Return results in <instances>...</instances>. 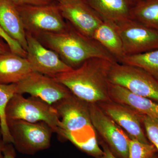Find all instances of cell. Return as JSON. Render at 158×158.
Wrapping results in <instances>:
<instances>
[{"label": "cell", "mask_w": 158, "mask_h": 158, "mask_svg": "<svg viewBox=\"0 0 158 158\" xmlns=\"http://www.w3.org/2000/svg\"><path fill=\"white\" fill-rule=\"evenodd\" d=\"M52 106L60 118L59 136L94 157L102 155L91 123L89 103L73 94Z\"/></svg>", "instance_id": "cell-1"}, {"label": "cell", "mask_w": 158, "mask_h": 158, "mask_svg": "<svg viewBox=\"0 0 158 158\" xmlns=\"http://www.w3.org/2000/svg\"><path fill=\"white\" fill-rule=\"evenodd\" d=\"M114 62L101 58L90 59L55 78L75 96L89 103L110 101L109 74Z\"/></svg>", "instance_id": "cell-2"}, {"label": "cell", "mask_w": 158, "mask_h": 158, "mask_svg": "<svg viewBox=\"0 0 158 158\" xmlns=\"http://www.w3.org/2000/svg\"><path fill=\"white\" fill-rule=\"evenodd\" d=\"M67 22L68 26L65 31L43 34L36 38L46 47L55 52L72 69L78 68L93 58L117 62L99 43L81 34Z\"/></svg>", "instance_id": "cell-3"}, {"label": "cell", "mask_w": 158, "mask_h": 158, "mask_svg": "<svg viewBox=\"0 0 158 158\" xmlns=\"http://www.w3.org/2000/svg\"><path fill=\"white\" fill-rule=\"evenodd\" d=\"M59 2L46 5L17 6L26 32L35 37L47 33H59L67 28Z\"/></svg>", "instance_id": "cell-4"}, {"label": "cell", "mask_w": 158, "mask_h": 158, "mask_svg": "<svg viewBox=\"0 0 158 158\" xmlns=\"http://www.w3.org/2000/svg\"><path fill=\"white\" fill-rule=\"evenodd\" d=\"M7 120H22L30 123L44 122L58 132L60 120L56 109L42 100L35 97L25 98L16 94L10 99L6 109Z\"/></svg>", "instance_id": "cell-5"}, {"label": "cell", "mask_w": 158, "mask_h": 158, "mask_svg": "<svg viewBox=\"0 0 158 158\" xmlns=\"http://www.w3.org/2000/svg\"><path fill=\"white\" fill-rule=\"evenodd\" d=\"M15 148L19 152L33 155L51 146L52 128L44 122L30 123L22 120H7Z\"/></svg>", "instance_id": "cell-6"}, {"label": "cell", "mask_w": 158, "mask_h": 158, "mask_svg": "<svg viewBox=\"0 0 158 158\" xmlns=\"http://www.w3.org/2000/svg\"><path fill=\"white\" fill-rule=\"evenodd\" d=\"M109 80L111 84L158 102V80L142 69L114 62L110 69Z\"/></svg>", "instance_id": "cell-7"}, {"label": "cell", "mask_w": 158, "mask_h": 158, "mask_svg": "<svg viewBox=\"0 0 158 158\" xmlns=\"http://www.w3.org/2000/svg\"><path fill=\"white\" fill-rule=\"evenodd\" d=\"M91 123L96 134L116 158H128L130 137L97 103H89Z\"/></svg>", "instance_id": "cell-8"}, {"label": "cell", "mask_w": 158, "mask_h": 158, "mask_svg": "<svg viewBox=\"0 0 158 158\" xmlns=\"http://www.w3.org/2000/svg\"><path fill=\"white\" fill-rule=\"evenodd\" d=\"M115 23L122 40L125 56L158 49V31L131 19Z\"/></svg>", "instance_id": "cell-9"}, {"label": "cell", "mask_w": 158, "mask_h": 158, "mask_svg": "<svg viewBox=\"0 0 158 158\" xmlns=\"http://www.w3.org/2000/svg\"><path fill=\"white\" fill-rule=\"evenodd\" d=\"M16 84L17 94H28L51 105L73 94L55 78L36 72Z\"/></svg>", "instance_id": "cell-10"}, {"label": "cell", "mask_w": 158, "mask_h": 158, "mask_svg": "<svg viewBox=\"0 0 158 158\" xmlns=\"http://www.w3.org/2000/svg\"><path fill=\"white\" fill-rule=\"evenodd\" d=\"M26 59L34 72L55 78L59 74L73 69L55 52L44 46L36 37L26 33Z\"/></svg>", "instance_id": "cell-11"}, {"label": "cell", "mask_w": 158, "mask_h": 158, "mask_svg": "<svg viewBox=\"0 0 158 158\" xmlns=\"http://www.w3.org/2000/svg\"><path fill=\"white\" fill-rule=\"evenodd\" d=\"M58 5L65 20L90 38L103 21L85 0H62Z\"/></svg>", "instance_id": "cell-12"}, {"label": "cell", "mask_w": 158, "mask_h": 158, "mask_svg": "<svg viewBox=\"0 0 158 158\" xmlns=\"http://www.w3.org/2000/svg\"><path fill=\"white\" fill-rule=\"evenodd\" d=\"M106 114L124 130L130 138L144 143H151L146 135L142 115L127 106L113 101L97 103Z\"/></svg>", "instance_id": "cell-13"}, {"label": "cell", "mask_w": 158, "mask_h": 158, "mask_svg": "<svg viewBox=\"0 0 158 158\" xmlns=\"http://www.w3.org/2000/svg\"><path fill=\"white\" fill-rule=\"evenodd\" d=\"M109 95L111 101L127 106L137 113L158 118V102L136 95L118 85L110 84Z\"/></svg>", "instance_id": "cell-14"}, {"label": "cell", "mask_w": 158, "mask_h": 158, "mask_svg": "<svg viewBox=\"0 0 158 158\" xmlns=\"http://www.w3.org/2000/svg\"><path fill=\"white\" fill-rule=\"evenodd\" d=\"M33 72L26 58L11 51L0 54V84H18Z\"/></svg>", "instance_id": "cell-15"}, {"label": "cell", "mask_w": 158, "mask_h": 158, "mask_svg": "<svg viewBox=\"0 0 158 158\" xmlns=\"http://www.w3.org/2000/svg\"><path fill=\"white\" fill-rule=\"evenodd\" d=\"M0 25L26 51L27 35L16 5L11 0H0Z\"/></svg>", "instance_id": "cell-16"}, {"label": "cell", "mask_w": 158, "mask_h": 158, "mask_svg": "<svg viewBox=\"0 0 158 158\" xmlns=\"http://www.w3.org/2000/svg\"><path fill=\"white\" fill-rule=\"evenodd\" d=\"M103 21L119 22L131 19V0H85Z\"/></svg>", "instance_id": "cell-17"}, {"label": "cell", "mask_w": 158, "mask_h": 158, "mask_svg": "<svg viewBox=\"0 0 158 158\" xmlns=\"http://www.w3.org/2000/svg\"><path fill=\"white\" fill-rule=\"evenodd\" d=\"M92 39L95 40L120 63L125 57L123 44L116 23L103 21L94 31Z\"/></svg>", "instance_id": "cell-18"}, {"label": "cell", "mask_w": 158, "mask_h": 158, "mask_svg": "<svg viewBox=\"0 0 158 158\" xmlns=\"http://www.w3.org/2000/svg\"><path fill=\"white\" fill-rule=\"evenodd\" d=\"M131 19L158 31V0H143L136 3L131 11Z\"/></svg>", "instance_id": "cell-19"}, {"label": "cell", "mask_w": 158, "mask_h": 158, "mask_svg": "<svg viewBox=\"0 0 158 158\" xmlns=\"http://www.w3.org/2000/svg\"><path fill=\"white\" fill-rule=\"evenodd\" d=\"M120 63L142 69L158 80V49L144 53L126 56Z\"/></svg>", "instance_id": "cell-20"}, {"label": "cell", "mask_w": 158, "mask_h": 158, "mask_svg": "<svg viewBox=\"0 0 158 158\" xmlns=\"http://www.w3.org/2000/svg\"><path fill=\"white\" fill-rule=\"evenodd\" d=\"M17 94V84H0V118L2 139L6 143L13 144V139L9 132L6 117V109L10 99Z\"/></svg>", "instance_id": "cell-21"}, {"label": "cell", "mask_w": 158, "mask_h": 158, "mask_svg": "<svg viewBox=\"0 0 158 158\" xmlns=\"http://www.w3.org/2000/svg\"><path fill=\"white\" fill-rule=\"evenodd\" d=\"M158 152L151 143H144L134 138H130L128 158H151Z\"/></svg>", "instance_id": "cell-22"}, {"label": "cell", "mask_w": 158, "mask_h": 158, "mask_svg": "<svg viewBox=\"0 0 158 158\" xmlns=\"http://www.w3.org/2000/svg\"><path fill=\"white\" fill-rule=\"evenodd\" d=\"M142 121L148 139L158 152V118L142 115Z\"/></svg>", "instance_id": "cell-23"}, {"label": "cell", "mask_w": 158, "mask_h": 158, "mask_svg": "<svg viewBox=\"0 0 158 158\" xmlns=\"http://www.w3.org/2000/svg\"><path fill=\"white\" fill-rule=\"evenodd\" d=\"M0 37L4 40L9 46V49L11 52L26 58L27 57V52L20 44L16 40L11 38L8 34L3 30L2 27L0 25Z\"/></svg>", "instance_id": "cell-24"}, {"label": "cell", "mask_w": 158, "mask_h": 158, "mask_svg": "<svg viewBox=\"0 0 158 158\" xmlns=\"http://www.w3.org/2000/svg\"><path fill=\"white\" fill-rule=\"evenodd\" d=\"M16 6H40V5H46L56 2L55 0H11Z\"/></svg>", "instance_id": "cell-25"}, {"label": "cell", "mask_w": 158, "mask_h": 158, "mask_svg": "<svg viewBox=\"0 0 158 158\" xmlns=\"http://www.w3.org/2000/svg\"><path fill=\"white\" fill-rule=\"evenodd\" d=\"M14 145L11 143H6L4 153L5 158H15L16 153Z\"/></svg>", "instance_id": "cell-26"}, {"label": "cell", "mask_w": 158, "mask_h": 158, "mask_svg": "<svg viewBox=\"0 0 158 158\" xmlns=\"http://www.w3.org/2000/svg\"><path fill=\"white\" fill-rule=\"evenodd\" d=\"M100 144L102 148L103 153L102 156L96 158H116L114 155L110 151L108 146L104 142L100 141Z\"/></svg>", "instance_id": "cell-27"}, {"label": "cell", "mask_w": 158, "mask_h": 158, "mask_svg": "<svg viewBox=\"0 0 158 158\" xmlns=\"http://www.w3.org/2000/svg\"><path fill=\"white\" fill-rule=\"evenodd\" d=\"M9 51H10L8 44L0 39V54L7 52Z\"/></svg>", "instance_id": "cell-28"}, {"label": "cell", "mask_w": 158, "mask_h": 158, "mask_svg": "<svg viewBox=\"0 0 158 158\" xmlns=\"http://www.w3.org/2000/svg\"><path fill=\"white\" fill-rule=\"evenodd\" d=\"M6 144V143L3 141L2 139H0V158H5L3 152H4Z\"/></svg>", "instance_id": "cell-29"}, {"label": "cell", "mask_w": 158, "mask_h": 158, "mask_svg": "<svg viewBox=\"0 0 158 158\" xmlns=\"http://www.w3.org/2000/svg\"><path fill=\"white\" fill-rule=\"evenodd\" d=\"M134 4L138 2H141V1H143V0H131Z\"/></svg>", "instance_id": "cell-30"}, {"label": "cell", "mask_w": 158, "mask_h": 158, "mask_svg": "<svg viewBox=\"0 0 158 158\" xmlns=\"http://www.w3.org/2000/svg\"><path fill=\"white\" fill-rule=\"evenodd\" d=\"M1 137H2V127H1V118H0V138Z\"/></svg>", "instance_id": "cell-31"}, {"label": "cell", "mask_w": 158, "mask_h": 158, "mask_svg": "<svg viewBox=\"0 0 158 158\" xmlns=\"http://www.w3.org/2000/svg\"><path fill=\"white\" fill-rule=\"evenodd\" d=\"M151 158H158V152L156 153Z\"/></svg>", "instance_id": "cell-32"}, {"label": "cell", "mask_w": 158, "mask_h": 158, "mask_svg": "<svg viewBox=\"0 0 158 158\" xmlns=\"http://www.w3.org/2000/svg\"><path fill=\"white\" fill-rule=\"evenodd\" d=\"M55 1H57V2H59V1H58V0H55Z\"/></svg>", "instance_id": "cell-33"}, {"label": "cell", "mask_w": 158, "mask_h": 158, "mask_svg": "<svg viewBox=\"0 0 158 158\" xmlns=\"http://www.w3.org/2000/svg\"><path fill=\"white\" fill-rule=\"evenodd\" d=\"M62 1V0H58V1H59H59Z\"/></svg>", "instance_id": "cell-34"}]
</instances>
